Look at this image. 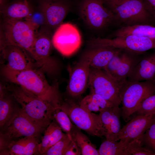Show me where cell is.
<instances>
[{"mask_svg": "<svg viewBox=\"0 0 155 155\" xmlns=\"http://www.w3.org/2000/svg\"><path fill=\"white\" fill-rule=\"evenodd\" d=\"M88 86L90 93L100 96L115 106L121 104L119 84L104 70L90 67Z\"/></svg>", "mask_w": 155, "mask_h": 155, "instance_id": "10", "label": "cell"}, {"mask_svg": "<svg viewBox=\"0 0 155 155\" xmlns=\"http://www.w3.org/2000/svg\"><path fill=\"white\" fill-rule=\"evenodd\" d=\"M149 9L155 19V0H145Z\"/></svg>", "mask_w": 155, "mask_h": 155, "instance_id": "36", "label": "cell"}, {"mask_svg": "<svg viewBox=\"0 0 155 155\" xmlns=\"http://www.w3.org/2000/svg\"><path fill=\"white\" fill-rule=\"evenodd\" d=\"M142 57L129 75V82L154 80L155 78V49Z\"/></svg>", "mask_w": 155, "mask_h": 155, "instance_id": "18", "label": "cell"}, {"mask_svg": "<svg viewBox=\"0 0 155 155\" xmlns=\"http://www.w3.org/2000/svg\"><path fill=\"white\" fill-rule=\"evenodd\" d=\"M121 108L115 106L108 108L99 112L106 140L113 142L118 140V135L121 129Z\"/></svg>", "mask_w": 155, "mask_h": 155, "instance_id": "17", "label": "cell"}, {"mask_svg": "<svg viewBox=\"0 0 155 155\" xmlns=\"http://www.w3.org/2000/svg\"><path fill=\"white\" fill-rule=\"evenodd\" d=\"M39 7L44 15L46 26L53 33L63 23L71 8L67 0H39Z\"/></svg>", "mask_w": 155, "mask_h": 155, "instance_id": "15", "label": "cell"}, {"mask_svg": "<svg viewBox=\"0 0 155 155\" xmlns=\"http://www.w3.org/2000/svg\"><path fill=\"white\" fill-rule=\"evenodd\" d=\"M59 108L66 112L72 122L81 130L92 136H104V130L99 114L86 111L70 99L64 101Z\"/></svg>", "mask_w": 155, "mask_h": 155, "instance_id": "6", "label": "cell"}, {"mask_svg": "<svg viewBox=\"0 0 155 155\" xmlns=\"http://www.w3.org/2000/svg\"><path fill=\"white\" fill-rule=\"evenodd\" d=\"M2 73L8 81L49 102L56 108L60 107L64 101L58 83L49 84L44 73L35 67L17 71L5 65L3 69Z\"/></svg>", "mask_w": 155, "mask_h": 155, "instance_id": "1", "label": "cell"}, {"mask_svg": "<svg viewBox=\"0 0 155 155\" xmlns=\"http://www.w3.org/2000/svg\"><path fill=\"white\" fill-rule=\"evenodd\" d=\"M114 14L115 21L131 26L150 24L155 19L145 0H127L110 9Z\"/></svg>", "mask_w": 155, "mask_h": 155, "instance_id": "8", "label": "cell"}, {"mask_svg": "<svg viewBox=\"0 0 155 155\" xmlns=\"http://www.w3.org/2000/svg\"><path fill=\"white\" fill-rule=\"evenodd\" d=\"M144 53L120 49L103 70L117 82L119 87L127 80L129 75Z\"/></svg>", "mask_w": 155, "mask_h": 155, "instance_id": "11", "label": "cell"}, {"mask_svg": "<svg viewBox=\"0 0 155 155\" xmlns=\"http://www.w3.org/2000/svg\"><path fill=\"white\" fill-rule=\"evenodd\" d=\"M78 104L81 107L89 112H100L106 108L115 106L100 96L94 93H90L86 95Z\"/></svg>", "mask_w": 155, "mask_h": 155, "instance_id": "25", "label": "cell"}, {"mask_svg": "<svg viewBox=\"0 0 155 155\" xmlns=\"http://www.w3.org/2000/svg\"><path fill=\"white\" fill-rule=\"evenodd\" d=\"M72 140L71 136L66 133L62 138L47 150L42 155H64Z\"/></svg>", "mask_w": 155, "mask_h": 155, "instance_id": "30", "label": "cell"}, {"mask_svg": "<svg viewBox=\"0 0 155 155\" xmlns=\"http://www.w3.org/2000/svg\"><path fill=\"white\" fill-rule=\"evenodd\" d=\"M133 35L155 38V26L150 24H139L124 26L113 34L114 37Z\"/></svg>", "mask_w": 155, "mask_h": 155, "instance_id": "26", "label": "cell"}, {"mask_svg": "<svg viewBox=\"0 0 155 155\" xmlns=\"http://www.w3.org/2000/svg\"><path fill=\"white\" fill-rule=\"evenodd\" d=\"M3 57L9 68L21 71L36 67L33 59L24 48L17 46L7 45L0 48Z\"/></svg>", "mask_w": 155, "mask_h": 155, "instance_id": "16", "label": "cell"}, {"mask_svg": "<svg viewBox=\"0 0 155 155\" xmlns=\"http://www.w3.org/2000/svg\"><path fill=\"white\" fill-rule=\"evenodd\" d=\"M140 139L143 146L155 152V121Z\"/></svg>", "mask_w": 155, "mask_h": 155, "instance_id": "32", "label": "cell"}, {"mask_svg": "<svg viewBox=\"0 0 155 155\" xmlns=\"http://www.w3.org/2000/svg\"><path fill=\"white\" fill-rule=\"evenodd\" d=\"M80 149L76 142L72 139L67 148L64 155H80Z\"/></svg>", "mask_w": 155, "mask_h": 155, "instance_id": "34", "label": "cell"}, {"mask_svg": "<svg viewBox=\"0 0 155 155\" xmlns=\"http://www.w3.org/2000/svg\"><path fill=\"white\" fill-rule=\"evenodd\" d=\"M82 54L91 68L103 69L119 49L109 46L88 47Z\"/></svg>", "mask_w": 155, "mask_h": 155, "instance_id": "20", "label": "cell"}, {"mask_svg": "<svg viewBox=\"0 0 155 155\" xmlns=\"http://www.w3.org/2000/svg\"><path fill=\"white\" fill-rule=\"evenodd\" d=\"M154 83L155 84V78L154 80Z\"/></svg>", "mask_w": 155, "mask_h": 155, "instance_id": "38", "label": "cell"}, {"mask_svg": "<svg viewBox=\"0 0 155 155\" xmlns=\"http://www.w3.org/2000/svg\"><path fill=\"white\" fill-rule=\"evenodd\" d=\"M7 89L24 113L41 128L45 129L54 120L56 108L49 102L18 85L8 86Z\"/></svg>", "mask_w": 155, "mask_h": 155, "instance_id": "2", "label": "cell"}, {"mask_svg": "<svg viewBox=\"0 0 155 155\" xmlns=\"http://www.w3.org/2000/svg\"><path fill=\"white\" fill-rule=\"evenodd\" d=\"M39 140L34 136L23 137L10 142L0 155H40Z\"/></svg>", "mask_w": 155, "mask_h": 155, "instance_id": "19", "label": "cell"}, {"mask_svg": "<svg viewBox=\"0 0 155 155\" xmlns=\"http://www.w3.org/2000/svg\"><path fill=\"white\" fill-rule=\"evenodd\" d=\"M155 121V113L148 115L135 114L121 128L118 139L123 145L140 139Z\"/></svg>", "mask_w": 155, "mask_h": 155, "instance_id": "14", "label": "cell"}, {"mask_svg": "<svg viewBox=\"0 0 155 155\" xmlns=\"http://www.w3.org/2000/svg\"><path fill=\"white\" fill-rule=\"evenodd\" d=\"M90 68L89 61L82 55L78 62L69 70L66 93L70 99L79 98L85 92L88 87Z\"/></svg>", "mask_w": 155, "mask_h": 155, "instance_id": "13", "label": "cell"}, {"mask_svg": "<svg viewBox=\"0 0 155 155\" xmlns=\"http://www.w3.org/2000/svg\"><path fill=\"white\" fill-rule=\"evenodd\" d=\"M45 129L38 125L18 107L8 124L0 131V152L11 141L21 137L34 136L39 140Z\"/></svg>", "mask_w": 155, "mask_h": 155, "instance_id": "5", "label": "cell"}, {"mask_svg": "<svg viewBox=\"0 0 155 155\" xmlns=\"http://www.w3.org/2000/svg\"><path fill=\"white\" fill-rule=\"evenodd\" d=\"M155 113V94H154L148 97L142 102L135 114L148 115Z\"/></svg>", "mask_w": 155, "mask_h": 155, "instance_id": "33", "label": "cell"}, {"mask_svg": "<svg viewBox=\"0 0 155 155\" xmlns=\"http://www.w3.org/2000/svg\"><path fill=\"white\" fill-rule=\"evenodd\" d=\"M32 9L27 0H16L1 6L0 12L4 19H25Z\"/></svg>", "mask_w": 155, "mask_h": 155, "instance_id": "21", "label": "cell"}, {"mask_svg": "<svg viewBox=\"0 0 155 155\" xmlns=\"http://www.w3.org/2000/svg\"><path fill=\"white\" fill-rule=\"evenodd\" d=\"M102 0H81L79 5L80 16L89 29L99 31L116 22L112 11L105 6Z\"/></svg>", "mask_w": 155, "mask_h": 155, "instance_id": "7", "label": "cell"}, {"mask_svg": "<svg viewBox=\"0 0 155 155\" xmlns=\"http://www.w3.org/2000/svg\"><path fill=\"white\" fill-rule=\"evenodd\" d=\"M125 155H155V152L143 146L140 139L123 145Z\"/></svg>", "mask_w": 155, "mask_h": 155, "instance_id": "27", "label": "cell"}, {"mask_svg": "<svg viewBox=\"0 0 155 155\" xmlns=\"http://www.w3.org/2000/svg\"><path fill=\"white\" fill-rule=\"evenodd\" d=\"M53 1H57V0H51Z\"/></svg>", "mask_w": 155, "mask_h": 155, "instance_id": "39", "label": "cell"}, {"mask_svg": "<svg viewBox=\"0 0 155 155\" xmlns=\"http://www.w3.org/2000/svg\"><path fill=\"white\" fill-rule=\"evenodd\" d=\"M155 94L154 80L129 82L119 87L122 104L121 117L127 122L135 115L140 104L146 98Z\"/></svg>", "mask_w": 155, "mask_h": 155, "instance_id": "4", "label": "cell"}, {"mask_svg": "<svg viewBox=\"0 0 155 155\" xmlns=\"http://www.w3.org/2000/svg\"><path fill=\"white\" fill-rule=\"evenodd\" d=\"M52 42L53 46L62 55L69 56L80 48L82 38L75 26L69 23H63L54 32Z\"/></svg>", "mask_w": 155, "mask_h": 155, "instance_id": "12", "label": "cell"}, {"mask_svg": "<svg viewBox=\"0 0 155 155\" xmlns=\"http://www.w3.org/2000/svg\"><path fill=\"white\" fill-rule=\"evenodd\" d=\"M24 20L29 22L38 30L41 27L46 25L44 15L39 7L37 9H33L28 17Z\"/></svg>", "mask_w": 155, "mask_h": 155, "instance_id": "31", "label": "cell"}, {"mask_svg": "<svg viewBox=\"0 0 155 155\" xmlns=\"http://www.w3.org/2000/svg\"><path fill=\"white\" fill-rule=\"evenodd\" d=\"M71 135L76 142L82 155H99L96 146L92 143L89 137L81 129L73 124Z\"/></svg>", "mask_w": 155, "mask_h": 155, "instance_id": "24", "label": "cell"}, {"mask_svg": "<svg viewBox=\"0 0 155 155\" xmlns=\"http://www.w3.org/2000/svg\"><path fill=\"white\" fill-rule=\"evenodd\" d=\"M7 0H0L1 6L6 3Z\"/></svg>", "mask_w": 155, "mask_h": 155, "instance_id": "37", "label": "cell"}, {"mask_svg": "<svg viewBox=\"0 0 155 155\" xmlns=\"http://www.w3.org/2000/svg\"><path fill=\"white\" fill-rule=\"evenodd\" d=\"M54 120L63 130L71 135L73 124L66 112L59 108H56L54 114Z\"/></svg>", "mask_w": 155, "mask_h": 155, "instance_id": "29", "label": "cell"}, {"mask_svg": "<svg viewBox=\"0 0 155 155\" xmlns=\"http://www.w3.org/2000/svg\"><path fill=\"white\" fill-rule=\"evenodd\" d=\"M7 88L0 85V127L3 129L9 123L14 115L18 106L15 105L11 98L12 95L8 94Z\"/></svg>", "mask_w": 155, "mask_h": 155, "instance_id": "22", "label": "cell"}, {"mask_svg": "<svg viewBox=\"0 0 155 155\" xmlns=\"http://www.w3.org/2000/svg\"><path fill=\"white\" fill-rule=\"evenodd\" d=\"M58 124L54 120L45 129L41 141L39 144L40 155L43 154L54 145L65 135Z\"/></svg>", "mask_w": 155, "mask_h": 155, "instance_id": "23", "label": "cell"}, {"mask_svg": "<svg viewBox=\"0 0 155 155\" xmlns=\"http://www.w3.org/2000/svg\"><path fill=\"white\" fill-rule=\"evenodd\" d=\"M117 141L106 140L98 149L99 155H125L123 144Z\"/></svg>", "mask_w": 155, "mask_h": 155, "instance_id": "28", "label": "cell"}, {"mask_svg": "<svg viewBox=\"0 0 155 155\" xmlns=\"http://www.w3.org/2000/svg\"><path fill=\"white\" fill-rule=\"evenodd\" d=\"M87 44L89 47L109 46L143 53L155 49V38L128 35L116 36L112 38H93L87 41Z\"/></svg>", "mask_w": 155, "mask_h": 155, "instance_id": "9", "label": "cell"}, {"mask_svg": "<svg viewBox=\"0 0 155 155\" xmlns=\"http://www.w3.org/2000/svg\"><path fill=\"white\" fill-rule=\"evenodd\" d=\"M38 30L24 19L3 18L0 30V48L18 46L30 55Z\"/></svg>", "mask_w": 155, "mask_h": 155, "instance_id": "3", "label": "cell"}, {"mask_svg": "<svg viewBox=\"0 0 155 155\" xmlns=\"http://www.w3.org/2000/svg\"><path fill=\"white\" fill-rule=\"evenodd\" d=\"M107 7L111 9L120 5L127 0H102Z\"/></svg>", "mask_w": 155, "mask_h": 155, "instance_id": "35", "label": "cell"}]
</instances>
